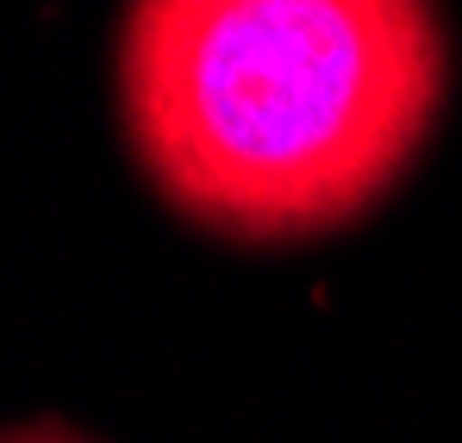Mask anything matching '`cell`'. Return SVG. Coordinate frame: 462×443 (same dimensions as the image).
Wrapping results in <instances>:
<instances>
[{"label":"cell","instance_id":"cell-1","mask_svg":"<svg viewBox=\"0 0 462 443\" xmlns=\"http://www.w3.org/2000/svg\"><path fill=\"white\" fill-rule=\"evenodd\" d=\"M438 0H125L119 106L194 225L282 244L356 219L444 106Z\"/></svg>","mask_w":462,"mask_h":443},{"label":"cell","instance_id":"cell-2","mask_svg":"<svg viewBox=\"0 0 462 443\" xmlns=\"http://www.w3.org/2000/svg\"><path fill=\"white\" fill-rule=\"evenodd\" d=\"M0 443H88L57 419H32V425H0Z\"/></svg>","mask_w":462,"mask_h":443}]
</instances>
